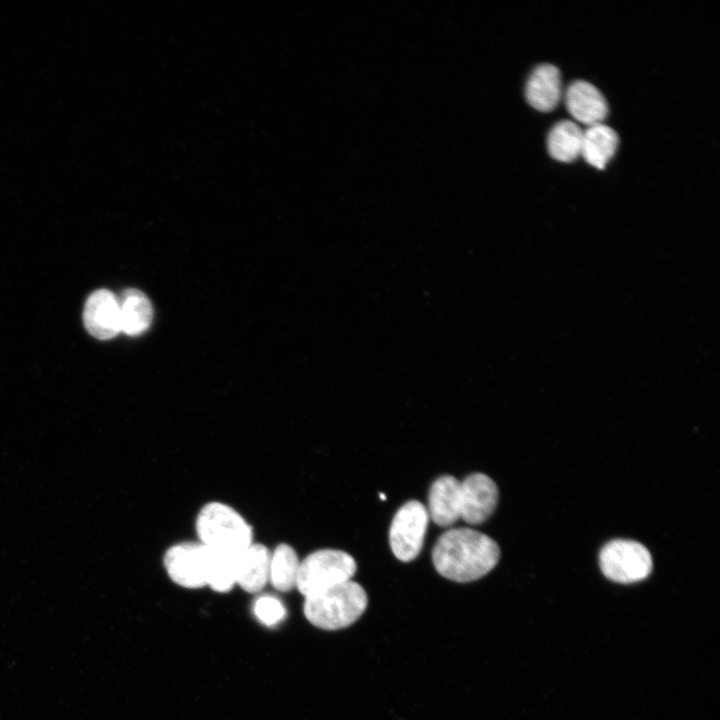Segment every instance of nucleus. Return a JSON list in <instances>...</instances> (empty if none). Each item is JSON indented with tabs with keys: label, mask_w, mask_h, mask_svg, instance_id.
Wrapping results in <instances>:
<instances>
[{
	"label": "nucleus",
	"mask_w": 720,
	"mask_h": 720,
	"mask_svg": "<svg viewBox=\"0 0 720 720\" xmlns=\"http://www.w3.org/2000/svg\"><path fill=\"white\" fill-rule=\"evenodd\" d=\"M428 521L427 508L420 501H408L398 509L389 529L390 547L397 559L409 562L419 555Z\"/></svg>",
	"instance_id": "obj_6"
},
{
	"label": "nucleus",
	"mask_w": 720,
	"mask_h": 720,
	"mask_svg": "<svg viewBox=\"0 0 720 720\" xmlns=\"http://www.w3.org/2000/svg\"><path fill=\"white\" fill-rule=\"evenodd\" d=\"M460 494V518L472 525L487 520L498 503L497 485L483 473H473L460 481Z\"/></svg>",
	"instance_id": "obj_8"
},
{
	"label": "nucleus",
	"mask_w": 720,
	"mask_h": 720,
	"mask_svg": "<svg viewBox=\"0 0 720 720\" xmlns=\"http://www.w3.org/2000/svg\"><path fill=\"white\" fill-rule=\"evenodd\" d=\"M618 135L611 127L599 123L583 131L581 155L585 161L603 169L618 147Z\"/></svg>",
	"instance_id": "obj_15"
},
{
	"label": "nucleus",
	"mask_w": 720,
	"mask_h": 720,
	"mask_svg": "<svg viewBox=\"0 0 720 720\" xmlns=\"http://www.w3.org/2000/svg\"><path fill=\"white\" fill-rule=\"evenodd\" d=\"M600 568L610 580L618 583H634L648 577L653 563L648 549L633 540L615 539L601 549Z\"/></svg>",
	"instance_id": "obj_5"
},
{
	"label": "nucleus",
	"mask_w": 720,
	"mask_h": 720,
	"mask_svg": "<svg viewBox=\"0 0 720 720\" xmlns=\"http://www.w3.org/2000/svg\"><path fill=\"white\" fill-rule=\"evenodd\" d=\"M527 102L534 109L548 112L553 110L562 96L560 72L552 64H541L530 74L525 88Z\"/></svg>",
	"instance_id": "obj_13"
},
{
	"label": "nucleus",
	"mask_w": 720,
	"mask_h": 720,
	"mask_svg": "<svg viewBox=\"0 0 720 720\" xmlns=\"http://www.w3.org/2000/svg\"><path fill=\"white\" fill-rule=\"evenodd\" d=\"M460 481L451 475L437 478L428 496V515L441 527L453 525L460 518Z\"/></svg>",
	"instance_id": "obj_11"
},
{
	"label": "nucleus",
	"mask_w": 720,
	"mask_h": 720,
	"mask_svg": "<svg viewBox=\"0 0 720 720\" xmlns=\"http://www.w3.org/2000/svg\"><path fill=\"white\" fill-rule=\"evenodd\" d=\"M300 560L294 548L286 543L278 544L270 555L269 582L280 592L296 588Z\"/></svg>",
	"instance_id": "obj_17"
},
{
	"label": "nucleus",
	"mask_w": 720,
	"mask_h": 720,
	"mask_svg": "<svg viewBox=\"0 0 720 720\" xmlns=\"http://www.w3.org/2000/svg\"><path fill=\"white\" fill-rule=\"evenodd\" d=\"M238 554L208 548L206 584L212 590L225 593L230 591L236 584V558Z\"/></svg>",
	"instance_id": "obj_18"
},
{
	"label": "nucleus",
	"mask_w": 720,
	"mask_h": 720,
	"mask_svg": "<svg viewBox=\"0 0 720 720\" xmlns=\"http://www.w3.org/2000/svg\"><path fill=\"white\" fill-rule=\"evenodd\" d=\"M565 104L570 115L585 125L602 123L608 114V104L604 95L593 84L577 80L565 91Z\"/></svg>",
	"instance_id": "obj_10"
},
{
	"label": "nucleus",
	"mask_w": 720,
	"mask_h": 720,
	"mask_svg": "<svg viewBox=\"0 0 720 720\" xmlns=\"http://www.w3.org/2000/svg\"><path fill=\"white\" fill-rule=\"evenodd\" d=\"M83 322L87 331L97 339L115 337L121 331L118 298L107 289L94 291L85 303Z\"/></svg>",
	"instance_id": "obj_9"
},
{
	"label": "nucleus",
	"mask_w": 720,
	"mask_h": 720,
	"mask_svg": "<svg viewBox=\"0 0 720 720\" xmlns=\"http://www.w3.org/2000/svg\"><path fill=\"white\" fill-rule=\"evenodd\" d=\"M380 498H381L382 500H385V499H386L385 494H382V493H381V494H380Z\"/></svg>",
	"instance_id": "obj_20"
},
{
	"label": "nucleus",
	"mask_w": 720,
	"mask_h": 720,
	"mask_svg": "<svg viewBox=\"0 0 720 720\" xmlns=\"http://www.w3.org/2000/svg\"><path fill=\"white\" fill-rule=\"evenodd\" d=\"M253 610L259 621L267 626L278 624L286 616L283 603L277 597L271 595L258 597L254 602Z\"/></svg>",
	"instance_id": "obj_19"
},
{
	"label": "nucleus",
	"mask_w": 720,
	"mask_h": 720,
	"mask_svg": "<svg viewBox=\"0 0 720 720\" xmlns=\"http://www.w3.org/2000/svg\"><path fill=\"white\" fill-rule=\"evenodd\" d=\"M500 548L488 535L471 528H453L444 532L432 550L437 572L452 581H475L498 563Z\"/></svg>",
	"instance_id": "obj_1"
},
{
	"label": "nucleus",
	"mask_w": 720,
	"mask_h": 720,
	"mask_svg": "<svg viewBox=\"0 0 720 720\" xmlns=\"http://www.w3.org/2000/svg\"><path fill=\"white\" fill-rule=\"evenodd\" d=\"M120 329L127 335L145 332L153 319V308L147 296L137 289H127L118 298Z\"/></svg>",
	"instance_id": "obj_14"
},
{
	"label": "nucleus",
	"mask_w": 720,
	"mask_h": 720,
	"mask_svg": "<svg viewBox=\"0 0 720 720\" xmlns=\"http://www.w3.org/2000/svg\"><path fill=\"white\" fill-rule=\"evenodd\" d=\"M356 569L354 558L345 551L316 550L300 561L296 588L307 597L351 580Z\"/></svg>",
	"instance_id": "obj_4"
},
{
	"label": "nucleus",
	"mask_w": 720,
	"mask_h": 720,
	"mask_svg": "<svg viewBox=\"0 0 720 720\" xmlns=\"http://www.w3.org/2000/svg\"><path fill=\"white\" fill-rule=\"evenodd\" d=\"M269 549L260 543H252L236 558V584L245 592H260L269 582Z\"/></svg>",
	"instance_id": "obj_12"
},
{
	"label": "nucleus",
	"mask_w": 720,
	"mask_h": 720,
	"mask_svg": "<svg viewBox=\"0 0 720 720\" xmlns=\"http://www.w3.org/2000/svg\"><path fill=\"white\" fill-rule=\"evenodd\" d=\"M582 139L583 130L579 125L570 120L560 121L549 132V154L558 161L572 162L581 155Z\"/></svg>",
	"instance_id": "obj_16"
},
{
	"label": "nucleus",
	"mask_w": 720,
	"mask_h": 720,
	"mask_svg": "<svg viewBox=\"0 0 720 720\" xmlns=\"http://www.w3.org/2000/svg\"><path fill=\"white\" fill-rule=\"evenodd\" d=\"M195 530L199 542L218 551L237 554L253 543V530L228 504L212 501L199 510Z\"/></svg>",
	"instance_id": "obj_3"
},
{
	"label": "nucleus",
	"mask_w": 720,
	"mask_h": 720,
	"mask_svg": "<svg viewBox=\"0 0 720 720\" xmlns=\"http://www.w3.org/2000/svg\"><path fill=\"white\" fill-rule=\"evenodd\" d=\"M208 548L200 542L185 541L170 546L163 556V566L177 585L198 589L206 584Z\"/></svg>",
	"instance_id": "obj_7"
},
{
	"label": "nucleus",
	"mask_w": 720,
	"mask_h": 720,
	"mask_svg": "<svg viewBox=\"0 0 720 720\" xmlns=\"http://www.w3.org/2000/svg\"><path fill=\"white\" fill-rule=\"evenodd\" d=\"M304 598L303 613L306 619L313 626L329 631L352 625L368 605L366 591L352 580Z\"/></svg>",
	"instance_id": "obj_2"
}]
</instances>
